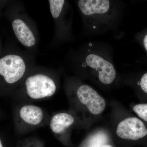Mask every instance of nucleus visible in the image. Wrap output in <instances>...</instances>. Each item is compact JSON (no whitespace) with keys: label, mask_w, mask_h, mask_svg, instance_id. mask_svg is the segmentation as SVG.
Listing matches in <instances>:
<instances>
[{"label":"nucleus","mask_w":147,"mask_h":147,"mask_svg":"<svg viewBox=\"0 0 147 147\" xmlns=\"http://www.w3.org/2000/svg\"><path fill=\"white\" fill-rule=\"evenodd\" d=\"M0 147H3L2 143L1 141V139H0Z\"/></svg>","instance_id":"15"},{"label":"nucleus","mask_w":147,"mask_h":147,"mask_svg":"<svg viewBox=\"0 0 147 147\" xmlns=\"http://www.w3.org/2000/svg\"><path fill=\"white\" fill-rule=\"evenodd\" d=\"M87 65L97 74L98 80L102 84L109 85L114 82L116 71L112 63L95 54L88 55L86 59Z\"/></svg>","instance_id":"5"},{"label":"nucleus","mask_w":147,"mask_h":147,"mask_svg":"<svg viewBox=\"0 0 147 147\" xmlns=\"http://www.w3.org/2000/svg\"><path fill=\"white\" fill-rule=\"evenodd\" d=\"M133 110L140 118L147 122V103L137 104L133 107Z\"/></svg>","instance_id":"11"},{"label":"nucleus","mask_w":147,"mask_h":147,"mask_svg":"<svg viewBox=\"0 0 147 147\" xmlns=\"http://www.w3.org/2000/svg\"><path fill=\"white\" fill-rule=\"evenodd\" d=\"M12 26L15 35L23 45L28 47L34 45L36 40L34 35L24 21L16 19L12 23Z\"/></svg>","instance_id":"9"},{"label":"nucleus","mask_w":147,"mask_h":147,"mask_svg":"<svg viewBox=\"0 0 147 147\" xmlns=\"http://www.w3.org/2000/svg\"><path fill=\"white\" fill-rule=\"evenodd\" d=\"M75 116L66 112L55 113L50 117L49 127L52 133L59 139L65 137L75 124Z\"/></svg>","instance_id":"7"},{"label":"nucleus","mask_w":147,"mask_h":147,"mask_svg":"<svg viewBox=\"0 0 147 147\" xmlns=\"http://www.w3.org/2000/svg\"><path fill=\"white\" fill-rule=\"evenodd\" d=\"M78 5L83 14L91 17L107 14L111 7L110 1L105 0H80Z\"/></svg>","instance_id":"8"},{"label":"nucleus","mask_w":147,"mask_h":147,"mask_svg":"<svg viewBox=\"0 0 147 147\" xmlns=\"http://www.w3.org/2000/svg\"><path fill=\"white\" fill-rule=\"evenodd\" d=\"M101 147H113V146H111L110 145H105L102 146Z\"/></svg>","instance_id":"14"},{"label":"nucleus","mask_w":147,"mask_h":147,"mask_svg":"<svg viewBox=\"0 0 147 147\" xmlns=\"http://www.w3.org/2000/svg\"><path fill=\"white\" fill-rule=\"evenodd\" d=\"M26 70V64L20 56L8 55L0 59V75L7 84H15L20 81Z\"/></svg>","instance_id":"4"},{"label":"nucleus","mask_w":147,"mask_h":147,"mask_svg":"<svg viewBox=\"0 0 147 147\" xmlns=\"http://www.w3.org/2000/svg\"><path fill=\"white\" fill-rule=\"evenodd\" d=\"M140 85L142 90L147 93V73L142 76L140 81Z\"/></svg>","instance_id":"12"},{"label":"nucleus","mask_w":147,"mask_h":147,"mask_svg":"<svg viewBox=\"0 0 147 147\" xmlns=\"http://www.w3.org/2000/svg\"><path fill=\"white\" fill-rule=\"evenodd\" d=\"M40 147L39 146H34V147Z\"/></svg>","instance_id":"16"},{"label":"nucleus","mask_w":147,"mask_h":147,"mask_svg":"<svg viewBox=\"0 0 147 147\" xmlns=\"http://www.w3.org/2000/svg\"><path fill=\"white\" fill-rule=\"evenodd\" d=\"M74 105H80L86 108L90 113L95 115L103 113L106 107V102L92 87L82 85L76 90L74 100H71Z\"/></svg>","instance_id":"3"},{"label":"nucleus","mask_w":147,"mask_h":147,"mask_svg":"<svg viewBox=\"0 0 147 147\" xmlns=\"http://www.w3.org/2000/svg\"><path fill=\"white\" fill-rule=\"evenodd\" d=\"M57 86L50 76L42 74L29 76L25 82V93L22 103L44 100L56 93Z\"/></svg>","instance_id":"1"},{"label":"nucleus","mask_w":147,"mask_h":147,"mask_svg":"<svg viewBox=\"0 0 147 147\" xmlns=\"http://www.w3.org/2000/svg\"><path fill=\"white\" fill-rule=\"evenodd\" d=\"M144 46L146 50L147 51V34L146 35L144 39Z\"/></svg>","instance_id":"13"},{"label":"nucleus","mask_w":147,"mask_h":147,"mask_svg":"<svg viewBox=\"0 0 147 147\" xmlns=\"http://www.w3.org/2000/svg\"><path fill=\"white\" fill-rule=\"evenodd\" d=\"M116 133L121 139L136 141L147 135V128L140 119L131 117L121 121L117 126Z\"/></svg>","instance_id":"6"},{"label":"nucleus","mask_w":147,"mask_h":147,"mask_svg":"<svg viewBox=\"0 0 147 147\" xmlns=\"http://www.w3.org/2000/svg\"><path fill=\"white\" fill-rule=\"evenodd\" d=\"M50 117L43 108L30 103H23L17 110L16 123L19 133L26 134L49 123Z\"/></svg>","instance_id":"2"},{"label":"nucleus","mask_w":147,"mask_h":147,"mask_svg":"<svg viewBox=\"0 0 147 147\" xmlns=\"http://www.w3.org/2000/svg\"><path fill=\"white\" fill-rule=\"evenodd\" d=\"M51 14L54 18L59 16L62 10L65 1L63 0H49Z\"/></svg>","instance_id":"10"}]
</instances>
